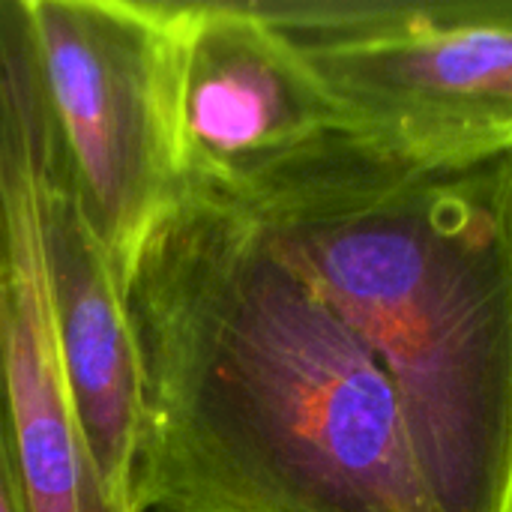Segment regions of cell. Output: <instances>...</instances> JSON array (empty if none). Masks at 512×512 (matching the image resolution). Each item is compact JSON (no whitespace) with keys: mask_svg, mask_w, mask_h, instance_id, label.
<instances>
[{"mask_svg":"<svg viewBox=\"0 0 512 512\" xmlns=\"http://www.w3.org/2000/svg\"><path fill=\"white\" fill-rule=\"evenodd\" d=\"M126 303L141 512H435L369 348L228 192L183 183Z\"/></svg>","mask_w":512,"mask_h":512,"instance_id":"obj_1","label":"cell"},{"mask_svg":"<svg viewBox=\"0 0 512 512\" xmlns=\"http://www.w3.org/2000/svg\"><path fill=\"white\" fill-rule=\"evenodd\" d=\"M216 189L384 369L435 512H512V153L420 165L330 132Z\"/></svg>","mask_w":512,"mask_h":512,"instance_id":"obj_2","label":"cell"},{"mask_svg":"<svg viewBox=\"0 0 512 512\" xmlns=\"http://www.w3.org/2000/svg\"><path fill=\"white\" fill-rule=\"evenodd\" d=\"M306 60L342 132L408 162L512 153V0H249Z\"/></svg>","mask_w":512,"mask_h":512,"instance_id":"obj_3","label":"cell"},{"mask_svg":"<svg viewBox=\"0 0 512 512\" xmlns=\"http://www.w3.org/2000/svg\"><path fill=\"white\" fill-rule=\"evenodd\" d=\"M36 63L81 207L123 285L183 189L168 0H27Z\"/></svg>","mask_w":512,"mask_h":512,"instance_id":"obj_4","label":"cell"},{"mask_svg":"<svg viewBox=\"0 0 512 512\" xmlns=\"http://www.w3.org/2000/svg\"><path fill=\"white\" fill-rule=\"evenodd\" d=\"M57 147L27 0H0V396L27 512H135L84 450L48 285L45 180Z\"/></svg>","mask_w":512,"mask_h":512,"instance_id":"obj_5","label":"cell"},{"mask_svg":"<svg viewBox=\"0 0 512 512\" xmlns=\"http://www.w3.org/2000/svg\"><path fill=\"white\" fill-rule=\"evenodd\" d=\"M177 21L174 138L183 183L240 186L330 132L333 102L249 0H168Z\"/></svg>","mask_w":512,"mask_h":512,"instance_id":"obj_6","label":"cell"},{"mask_svg":"<svg viewBox=\"0 0 512 512\" xmlns=\"http://www.w3.org/2000/svg\"><path fill=\"white\" fill-rule=\"evenodd\" d=\"M42 228L57 339L84 450L105 492L141 512L135 501L141 360L126 285L81 207L60 138L48 165Z\"/></svg>","mask_w":512,"mask_h":512,"instance_id":"obj_7","label":"cell"},{"mask_svg":"<svg viewBox=\"0 0 512 512\" xmlns=\"http://www.w3.org/2000/svg\"><path fill=\"white\" fill-rule=\"evenodd\" d=\"M0 512H27L21 474H18L15 450H12V438H9V423H6V411H3V396H0Z\"/></svg>","mask_w":512,"mask_h":512,"instance_id":"obj_8","label":"cell"}]
</instances>
